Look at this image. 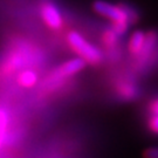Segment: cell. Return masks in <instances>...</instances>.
Wrapping results in <instances>:
<instances>
[{
	"label": "cell",
	"mask_w": 158,
	"mask_h": 158,
	"mask_svg": "<svg viewBox=\"0 0 158 158\" xmlns=\"http://www.w3.org/2000/svg\"><path fill=\"white\" fill-rule=\"evenodd\" d=\"M148 128L153 135L158 136V116L156 115H149L148 118Z\"/></svg>",
	"instance_id": "9c48e42d"
},
{
	"label": "cell",
	"mask_w": 158,
	"mask_h": 158,
	"mask_svg": "<svg viewBox=\"0 0 158 158\" xmlns=\"http://www.w3.org/2000/svg\"><path fill=\"white\" fill-rule=\"evenodd\" d=\"M40 14L47 27L52 29H60L63 25V18L60 10L53 2H44L40 7Z\"/></svg>",
	"instance_id": "3957f363"
},
{
	"label": "cell",
	"mask_w": 158,
	"mask_h": 158,
	"mask_svg": "<svg viewBox=\"0 0 158 158\" xmlns=\"http://www.w3.org/2000/svg\"><path fill=\"white\" fill-rule=\"evenodd\" d=\"M147 42V33L143 31H135L130 35L128 41V49L131 55L138 56L144 49V46Z\"/></svg>",
	"instance_id": "8992f818"
},
{
	"label": "cell",
	"mask_w": 158,
	"mask_h": 158,
	"mask_svg": "<svg viewBox=\"0 0 158 158\" xmlns=\"http://www.w3.org/2000/svg\"><path fill=\"white\" fill-rule=\"evenodd\" d=\"M145 158H158V148H150L144 152Z\"/></svg>",
	"instance_id": "7c38bea8"
},
{
	"label": "cell",
	"mask_w": 158,
	"mask_h": 158,
	"mask_svg": "<svg viewBox=\"0 0 158 158\" xmlns=\"http://www.w3.org/2000/svg\"><path fill=\"white\" fill-rule=\"evenodd\" d=\"M38 82V75L33 70H23L18 76V83L23 88H32Z\"/></svg>",
	"instance_id": "52a82bcc"
},
{
	"label": "cell",
	"mask_w": 158,
	"mask_h": 158,
	"mask_svg": "<svg viewBox=\"0 0 158 158\" xmlns=\"http://www.w3.org/2000/svg\"><path fill=\"white\" fill-rule=\"evenodd\" d=\"M93 10L101 17L110 20L111 23H128L131 26L139 19L134 7L123 2L115 5L104 0H96L93 2Z\"/></svg>",
	"instance_id": "6da1fadb"
},
{
	"label": "cell",
	"mask_w": 158,
	"mask_h": 158,
	"mask_svg": "<svg viewBox=\"0 0 158 158\" xmlns=\"http://www.w3.org/2000/svg\"><path fill=\"white\" fill-rule=\"evenodd\" d=\"M149 115H156L158 116V97L153 98L149 104Z\"/></svg>",
	"instance_id": "8fae6325"
},
{
	"label": "cell",
	"mask_w": 158,
	"mask_h": 158,
	"mask_svg": "<svg viewBox=\"0 0 158 158\" xmlns=\"http://www.w3.org/2000/svg\"><path fill=\"white\" fill-rule=\"evenodd\" d=\"M119 38H121V36H119L118 34L116 33V32L110 27V28L106 29V31L103 32L102 41H103V44H104V46L107 47L108 49L111 51V49H114V48L117 47Z\"/></svg>",
	"instance_id": "ba28073f"
},
{
	"label": "cell",
	"mask_w": 158,
	"mask_h": 158,
	"mask_svg": "<svg viewBox=\"0 0 158 158\" xmlns=\"http://www.w3.org/2000/svg\"><path fill=\"white\" fill-rule=\"evenodd\" d=\"M6 124H7V115H6L5 111L0 110V144H1L4 131L6 129Z\"/></svg>",
	"instance_id": "30bf717a"
},
{
	"label": "cell",
	"mask_w": 158,
	"mask_h": 158,
	"mask_svg": "<svg viewBox=\"0 0 158 158\" xmlns=\"http://www.w3.org/2000/svg\"><path fill=\"white\" fill-rule=\"evenodd\" d=\"M67 41L70 48L87 63L95 66L103 61V53L101 49L83 38L79 32L70 31L67 34Z\"/></svg>",
	"instance_id": "7a4b0ae2"
},
{
	"label": "cell",
	"mask_w": 158,
	"mask_h": 158,
	"mask_svg": "<svg viewBox=\"0 0 158 158\" xmlns=\"http://www.w3.org/2000/svg\"><path fill=\"white\" fill-rule=\"evenodd\" d=\"M116 90H117L119 97L124 101H132V100L137 98L138 94H139L138 87L130 80H121L117 83Z\"/></svg>",
	"instance_id": "5b68a950"
},
{
	"label": "cell",
	"mask_w": 158,
	"mask_h": 158,
	"mask_svg": "<svg viewBox=\"0 0 158 158\" xmlns=\"http://www.w3.org/2000/svg\"><path fill=\"white\" fill-rule=\"evenodd\" d=\"M85 62L82 57H75V59H72L67 62L62 63L60 67L55 69L51 75V80L52 81H56L59 79H62V77H69L72 75H75V74L80 73L81 70H83L85 67Z\"/></svg>",
	"instance_id": "277c9868"
}]
</instances>
